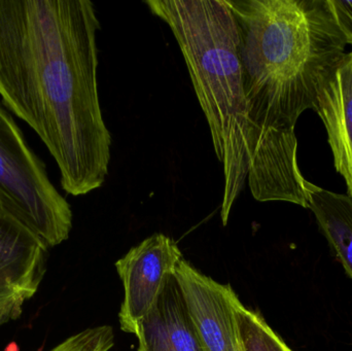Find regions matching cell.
Listing matches in <instances>:
<instances>
[{"label": "cell", "mask_w": 352, "mask_h": 351, "mask_svg": "<svg viewBox=\"0 0 352 351\" xmlns=\"http://www.w3.org/2000/svg\"><path fill=\"white\" fill-rule=\"evenodd\" d=\"M314 111L324 123L335 168L352 198V51L344 54L324 80Z\"/></svg>", "instance_id": "8"}, {"label": "cell", "mask_w": 352, "mask_h": 351, "mask_svg": "<svg viewBox=\"0 0 352 351\" xmlns=\"http://www.w3.org/2000/svg\"><path fill=\"white\" fill-rule=\"evenodd\" d=\"M90 0H0V97L37 134L61 187L84 196L109 175L111 135L98 94Z\"/></svg>", "instance_id": "1"}, {"label": "cell", "mask_w": 352, "mask_h": 351, "mask_svg": "<svg viewBox=\"0 0 352 351\" xmlns=\"http://www.w3.org/2000/svg\"><path fill=\"white\" fill-rule=\"evenodd\" d=\"M327 2L345 41L352 47V0H327Z\"/></svg>", "instance_id": "13"}, {"label": "cell", "mask_w": 352, "mask_h": 351, "mask_svg": "<svg viewBox=\"0 0 352 351\" xmlns=\"http://www.w3.org/2000/svg\"><path fill=\"white\" fill-rule=\"evenodd\" d=\"M173 31L223 165L221 218L227 226L245 188L254 139L242 82L237 23L226 0H146Z\"/></svg>", "instance_id": "3"}, {"label": "cell", "mask_w": 352, "mask_h": 351, "mask_svg": "<svg viewBox=\"0 0 352 351\" xmlns=\"http://www.w3.org/2000/svg\"><path fill=\"white\" fill-rule=\"evenodd\" d=\"M237 23L242 82L254 139L252 197L308 208L295 128L314 109L346 41L327 0H226Z\"/></svg>", "instance_id": "2"}, {"label": "cell", "mask_w": 352, "mask_h": 351, "mask_svg": "<svg viewBox=\"0 0 352 351\" xmlns=\"http://www.w3.org/2000/svg\"><path fill=\"white\" fill-rule=\"evenodd\" d=\"M49 247L0 199V326L20 317L47 267Z\"/></svg>", "instance_id": "5"}, {"label": "cell", "mask_w": 352, "mask_h": 351, "mask_svg": "<svg viewBox=\"0 0 352 351\" xmlns=\"http://www.w3.org/2000/svg\"><path fill=\"white\" fill-rule=\"evenodd\" d=\"M113 346V328L100 326L80 332L49 351H109Z\"/></svg>", "instance_id": "12"}, {"label": "cell", "mask_w": 352, "mask_h": 351, "mask_svg": "<svg viewBox=\"0 0 352 351\" xmlns=\"http://www.w3.org/2000/svg\"><path fill=\"white\" fill-rule=\"evenodd\" d=\"M138 351H206L195 327L175 274L138 324Z\"/></svg>", "instance_id": "9"}, {"label": "cell", "mask_w": 352, "mask_h": 351, "mask_svg": "<svg viewBox=\"0 0 352 351\" xmlns=\"http://www.w3.org/2000/svg\"><path fill=\"white\" fill-rule=\"evenodd\" d=\"M235 313L244 351H294L260 313L246 308L240 300L236 303Z\"/></svg>", "instance_id": "11"}, {"label": "cell", "mask_w": 352, "mask_h": 351, "mask_svg": "<svg viewBox=\"0 0 352 351\" xmlns=\"http://www.w3.org/2000/svg\"><path fill=\"white\" fill-rule=\"evenodd\" d=\"M182 260L177 243L157 233L117 261L116 268L124 286L119 319L125 333L136 335L138 324L154 306L167 278L175 274Z\"/></svg>", "instance_id": "6"}, {"label": "cell", "mask_w": 352, "mask_h": 351, "mask_svg": "<svg viewBox=\"0 0 352 351\" xmlns=\"http://www.w3.org/2000/svg\"><path fill=\"white\" fill-rule=\"evenodd\" d=\"M0 199L49 249L67 240L72 207L0 102Z\"/></svg>", "instance_id": "4"}, {"label": "cell", "mask_w": 352, "mask_h": 351, "mask_svg": "<svg viewBox=\"0 0 352 351\" xmlns=\"http://www.w3.org/2000/svg\"><path fill=\"white\" fill-rule=\"evenodd\" d=\"M184 301L206 351H244L229 284H221L182 259L175 271Z\"/></svg>", "instance_id": "7"}, {"label": "cell", "mask_w": 352, "mask_h": 351, "mask_svg": "<svg viewBox=\"0 0 352 351\" xmlns=\"http://www.w3.org/2000/svg\"><path fill=\"white\" fill-rule=\"evenodd\" d=\"M308 208L352 280V198L307 181Z\"/></svg>", "instance_id": "10"}]
</instances>
